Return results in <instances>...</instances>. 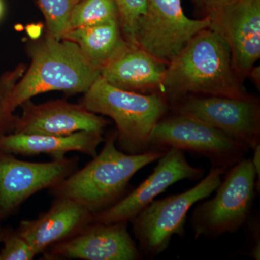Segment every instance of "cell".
<instances>
[{
    "mask_svg": "<svg viewBox=\"0 0 260 260\" xmlns=\"http://www.w3.org/2000/svg\"><path fill=\"white\" fill-rule=\"evenodd\" d=\"M254 150V155L251 159L255 169L256 180V189L259 191L260 184V144L256 145L255 148L253 149Z\"/></svg>",
    "mask_w": 260,
    "mask_h": 260,
    "instance_id": "obj_25",
    "label": "cell"
},
{
    "mask_svg": "<svg viewBox=\"0 0 260 260\" xmlns=\"http://www.w3.org/2000/svg\"><path fill=\"white\" fill-rule=\"evenodd\" d=\"M3 13H4V5H3V1L0 0V19L3 16Z\"/></svg>",
    "mask_w": 260,
    "mask_h": 260,
    "instance_id": "obj_28",
    "label": "cell"
},
{
    "mask_svg": "<svg viewBox=\"0 0 260 260\" xmlns=\"http://www.w3.org/2000/svg\"><path fill=\"white\" fill-rule=\"evenodd\" d=\"M26 68L24 64H19L0 76V136L13 133L16 128L18 116L8 110L7 102Z\"/></svg>",
    "mask_w": 260,
    "mask_h": 260,
    "instance_id": "obj_21",
    "label": "cell"
},
{
    "mask_svg": "<svg viewBox=\"0 0 260 260\" xmlns=\"http://www.w3.org/2000/svg\"><path fill=\"white\" fill-rule=\"evenodd\" d=\"M225 172L223 168L212 167L208 175L189 190L154 200L132 219L141 254L155 257L167 250L174 235H184L188 212L216 190Z\"/></svg>",
    "mask_w": 260,
    "mask_h": 260,
    "instance_id": "obj_6",
    "label": "cell"
},
{
    "mask_svg": "<svg viewBox=\"0 0 260 260\" xmlns=\"http://www.w3.org/2000/svg\"><path fill=\"white\" fill-rule=\"evenodd\" d=\"M162 89L171 104L190 95H249L233 68L230 48L209 28L195 35L167 65Z\"/></svg>",
    "mask_w": 260,
    "mask_h": 260,
    "instance_id": "obj_1",
    "label": "cell"
},
{
    "mask_svg": "<svg viewBox=\"0 0 260 260\" xmlns=\"http://www.w3.org/2000/svg\"><path fill=\"white\" fill-rule=\"evenodd\" d=\"M44 259L138 260L139 248L127 229V222L92 223L74 237L44 251Z\"/></svg>",
    "mask_w": 260,
    "mask_h": 260,
    "instance_id": "obj_13",
    "label": "cell"
},
{
    "mask_svg": "<svg viewBox=\"0 0 260 260\" xmlns=\"http://www.w3.org/2000/svg\"><path fill=\"white\" fill-rule=\"evenodd\" d=\"M112 21H119L114 0H80L72 13L67 32Z\"/></svg>",
    "mask_w": 260,
    "mask_h": 260,
    "instance_id": "obj_19",
    "label": "cell"
},
{
    "mask_svg": "<svg viewBox=\"0 0 260 260\" xmlns=\"http://www.w3.org/2000/svg\"><path fill=\"white\" fill-rule=\"evenodd\" d=\"M80 104L94 114L113 119L116 126V147L127 154L152 150V132L169 107L161 93L121 90L108 83L102 76L84 93Z\"/></svg>",
    "mask_w": 260,
    "mask_h": 260,
    "instance_id": "obj_4",
    "label": "cell"
},
{
    "mask_svg": "<svg viewBox=\"0 0 260 260\" xmlns=\"http://www.w3.org/2000/svg\"><path fill=\"white\" fill-rule=\"evenodd\" d=\"M20 107L14 133L28 135H68L80 131L104 132L109 121L81 104L63 100L36 104L27 101Z\"/></svg>",
    "mask_w": 260,
    "mask_h": 260,
    "instance_id": "obj_14",
    "label": "cell"
},
{
    "mask_svg": "<svg viewBox=\"0 0 260 260\" xmlns=\"http://www.w3.org/2000/svg\"><path fill=\"white\" fill-rule=\"evenodd\" d=\"M203 8L209 28L230 48L233 68L243 83L260 57V0H207Z\"/></svg>",
    "mask_w": 260,
    "mask_h": 260,
    "instance_id": "obj_8",
    "label": "cell"
},
{
    "mask_svg": "<svg viewBox=\"0 0 260 260\" xmlns=\"http://www.w3.org/2000/svg\"><path fill=\"white\" fill-rule=\"evenodd\" d=\"M116 132L106 139L104 148L80 170L50 188L55 198L75 200L92 213L108 209L122 199L137 172L158 160L166 151L151 150L127 154L116 147Z\"/></svg>",
    "mask_w": 260,
    "mask_h": 260,
    "instance_id": "obj_2",
    "label": "cell"
},
{
    "mask_svg": "<svg viewBox=\"0 0 260 260\" xmlns=\"http://www.w3.org/2000/svg\"><path fill=\"white\" fill-rule=\"evenodd\" d=\"M102 132L80 131L68 135H28L10 133L0 136V150L13 155L46 154L53 160L65 158L69 152H80L89 156L97 155L104 141Z\"/></svg>",
    "mask_w": 260,
    "mask_h": 260,
    "instance_id": "obj_17",
    "label": "cell"
},
{
    "mask_svg": "<svg viewBox=\"0 0 260 260\" xmlns=\"http://www.w3.org/2000/svg\"><path fill=\"white\" fill-rule=\"evenodd\" d=\"M63 39L75 43L89 60L102 70L129 44L123 36L119 21L73 29L67 32Z\"/></svg>",
    "mask_w": 260,
    "mask_h": 260,
    "instance_id": "obj_18",
    "label": "cell"
},
{
    "mask_svg": "<svg viewBox=\"0 0 260 260\" xmlns=\"http://www.w3.org/2000/svg\"><path fill=\"white\" fill-rule=\"evenodd\" d=\"M174 114L190 116L253 150L260 144V105L256 98L186 95L172 103Z\"/></svg>",
    "mask_w": 260,
    "mask_h": 260,
    "instance_id": "obj_10",
    "label": "cell"
},
{
    "mask_svg": "<svg viewBox=\"0 0 260 260\" xmlns=\"http://www.w3.org/2000/svg\"><path fill=\"white\" fill-rule=\"evenodd\" d=\"M213 198L191 213L194 239L235 233L247 223L255 198L256 175L251 158H242L226 170Z\"/></svg>",
    "mask_w": 260,
    "mask_h": 260,
    "instance_id": "obj_5",
    "label": "cell"
},
{
    "mask_svg": "<svg viewBox=\"0 0 260 260\" xmlns=\"http://www.w3.org/2000/svg\"><path fill=\"white\" fill-rule=\"evenodd\" d=\"M207 0H194L195 3L199 5L201 8H203L204 6L205 3H206Z\"/></svg>",
    "mask_w": 260,
    "mask_h": 260,
    "instance_id": "obj_29",
    "label": "cell"
},
{
    "mask_svg": "<svg viewBox=\"0 0 260 260\" xmlns=\"http://www.w3.org/2000/svg\"><path fill=\"white\" fill-rule=\"evenodd\" d=\"M80 0H38L47 24V35L63 39L70 17Z\"/></svg>",
    "mask_w": 260,
    "mask_h": 260,
    "instance_id": "obj_20",
    "label": "cell"
},
{
    "mask_svg": "<svg viewBox=\"0 0 260 260\" xmlns=\"http://www.w3.org/2000/svg\"><path fill=\"white\" fill-rule=\"evenodd\" d=\"M31 62L10 94L7 108H17L39 94L63 91L85 93L101 76L102 69L91 62L75 43L47 35L30 49Z\"/></svg>",
    "mask_w": 260,
    "mask_h": 260,
    "instance_id": "obj_3",
    "label": "cell"
},
{
    "mask_svg": "<svg viewBox=\"0 0 260 260\" xmlns=\"http://www.w3.org/2000/svg\"><path fill=\"white\" fill-rule=\"evenodd\" d=\"M250 223L251 234L252 239H254V244H252L251 249V257L254 259H260V244H259V222L252 221Z\"/></svg>",
    "mask_w": 260,
    "mask_h": 260,
    "instance_id": "obj_24",
    "label": "cell"
},
{
    "mask_svg": "<svg viewBox=\"0 0 260 260\" xmlns=\"http://www.w3.org/2000/svg\"><path fill=\"white\" fill-rule=\"evenodd\" d=\"M119 11V21L123 36L129 44H135L137 23L146 10L147 0H114Z\"/></svg>",
    "mask_w": 260,
    "mask_h": 260,
    "instance_id": "obj_22",
    "label": "cell"
},
{
    "mask_svg": "<svg viewBox=\"0 0 260 260\" xmlns=\"http://www.w3.org/2000/svg\"><path fill=\"white\" fill-rule=\"evenodd\" d=\"M158 160L153 172L136 189L108 209L93 214L94 223H128L169 186L184 179L197 180L204 174L203 169L189 164L180 149L166 150Z\"/></svg>",
    "mask_w": 260,
    "mask_h": 260,
    "instance_id": "obj_12",
    "label": "cell"
},
{
    "mask_svg": "<svg viewBox=\"0 0 260 260\" xmlns=\"http://www.w3.org/2000/svg\"><path fill=\"white\" fill-rule=\"evenodd\" d=\"M167 64L137 45L127 47L102 70L101 76L116 88L135 93L162 94Z\"/></svg>",
    "mask_w": 260,
    "mask_h": 260,
    "instance_id": "obj_16",
    "label": "cell"
},
{
    "mask_svg": "<svg viewBox=\"0 0 260 260\" xmlns=\"http://www.w3.org/2000/svg\"><path fill=\"white\" fill-rule=\"evenodd\" d=\"M3 243L0 260H32L37 255L31 246L16 231L8 232Z\"/></svg>",
    "mask_w": 260,
    "mask_h": 260,
    "instance_id": "obj_23",
    "label": "cell"
},
{
    "mask_svg": "<svg viewBox=\"0 0 260 260\" xmlns=\"http://www.w3.org/2000/svg\"><path fill=\"white\" fill-rule=\"evenodd\" d=\"M152 150H189L209 159L212 167L228 170L244 158L249 148L223 132L190 116L174 114L157 123L150 136Z\"/></svg>",
    "mask_w": 260,
    "mask_h": 260,
    "instance_id": "obj_7",
    "label": "cell"
},
{
    "mask_svg": "<svg viewBox=\"0 0 260 260\" xmlns=\"http://www.w3.org/2000/svg\"><path fill=\"white\" fill-rule=\"evenodd\" d=\"M78 168V158L34 162L0 150V221L38 191L56 185Z\"/></svg>",
    "mask_w": 260,
    "mask_h": 260,
    "instance_id": "obj_11",
    "label": "cell"
},
{
    "mask_svg": "<svg viewBox=\"0 0 260 260\" xmlns=\"http://www.w3.org/2000/svg\"><path fill=\"white\" fill-rule=\"evenodd\" d=\"M92 223L93 213L83 205L69 198H56L49 210L35 220L21 221L16 232L38 255L74 237Z\"/></svg>",
    "mask_w": 260,
    "mask_h": 260,
    "instance_id": "obj_15",
    "label": "cell"
},
{
    "mask_svg": "<svg viewBox=\"0 0 260 260\" xmlns=\"http://www.w3.org/2000/svg\"><path fill=\"white\" fill-rule=\"evenodd\" d=\"M209 25L206 17L187 18L181 0H147L145 13L137 23L135 44L169 64L195 35Z\"/></svg>",
    "mask_w": 260,
    "mask_h": 260,
    "instance_id": "obj_9",
    "label": "cell"
},
{
    "mask_svg": "<svg viewBox=\"0 0 260 260\" xmlns=\"http://www.w3.org/2000/svg\"><path fill=\"white\" fill-rule=\"evenodd\" d=\"M248 77H250L251 80L254 82V83L255 84L256 88L259 89V85H260V70L259 66L256 67L254 65L250 72H249V75H248Z\"/></svg>",
    "mask_w": 260,
    "mask_h": 260,
    "instance_id": "obj_26",
    "label": "cell"
},
{
    "mask_svg": "<svg viewBox=\"0 0 260 260\" xmlns=\"http://www.w3.org/2000/svg\"><path fill=\"white\" fill-rule=\"evenodd\" d=\"M8 232H9L8 231L4 230V229H1V228H0V243L3 242L5 237H6V235L8 234Z\"/></svg>",
    "mask_w": 260,
    "mask_h": 260,
    "instance_id": "obj_27",
    "label": "cell"
}]
</instances>
